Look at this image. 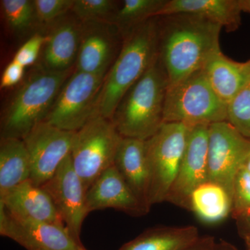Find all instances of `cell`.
<instances>
[{
	"mask_svg": "<svg viewBox=\"0 0 250 250\" xmlns=\"http://www.w3.org/2000/svg\"><path fill=\"white\" fill-rule=\"evenodd\" d=\"M218 24L195 15L175 14L157 17L158 57L169 86L204 68L221 51Z\"/></svg>",
	"mask_w": 250,
	"mask_h": 250,
	"instance_id": "6da1fadb",
	"label": "cell"
},
{
	"mask_svg": "<svg viewBox=\"0 0 250 250\" xmlns=\"http://www.w3.org/2000/svg\"><path fill=\"white\" fill-rule=\"evenodd\" d=\"M169 86L167 74L157 57L147 72L125 94L111 120L123 138L147 141L164 123Z\"/></svg>",
	"mask_w": 250,
	"mask_h": 250,
	"instance_id": "7a4b0ae2",
	"label": "cell"
},
{
	"mask_svg": "<svg viewBox=\"0 0 250 250\" xmlns=\"http://www.w3.org/2000/svg\"><path fill=\"white\" fill-rule=\"evenodd\" d=\"M157 57L155 17L125 36L121 52L104 80L99 95L98 115L111 120L125 94L147 71Z\"/></svg>",
	"mask_w": 250,
	"mask_h": 250,
	"instance_id": "3957f363",
	"label": "cell"
},
{
	"mask_svg": "<svg viewBox=\"0 0 250 250\" xmlns=\"http://www.w3.org/2000/svg\"><path fill=\"white\" fill-rule=\"evenodd\" d=\"M73 72L47 71L36 64L22 80L1 118V138L23 140L45 121L59 92Z\"/></svg>",
	"mask_w": 250,
	"mask_h": 250,
	"instance_id": "277c9868",
	"label": "cell"
},
{
	"mask_svg": "<svg viewBox=\"0 0 250 250\" xmlns=\"http://www.w3.org/2000/svg\"><path fill=\"white\" fill-rule=\"evenodd\" d=\"M228 106L207 80L203 69L175 84L166 94L164 123H183L188 126L227 121Z\"/></svg>",
	"mask_w": 250,
	"mask_h": 250,
	"instance_id": "5b68a950",
	"label": "cell"
},
{
	"mask_svg": "<svg viewBox=\"0 0 250 250\" xmlns=\"http://www.w3.org/2000/svg\"><path fill=\"white\" fill-rule=\"evenodd\" d=\"M123 137L111 120L98 115L75 132L70 156L85 191L112 166Z\"/></svg>",
	"mask_w": 250,
	"mask_h": 250,
	"instance_id": "8992f818",
	"label": "cell"
},
{
	"mask_svg": "<svg viewBox=\"0 0 250 250\" xmlns=\"http://www.w3.org/2000/svg\"><path fill=\"white\" fill-rule=\"evenodd\" d=\"M188 131L189 126L183 123H164L154 136L146 141L151 207L166 202L178 172Z\"/></svg>",
	"mask_w": 250,
	"mask_h": 250,
	"instance_id": "52a82bcc",
	"label": "cell"
},
{
	"mask_svg": "<svg viewBox=\"0 0 250 250\" xmlns=\"http://www.w3.org/2000/svg\"><path fill=\"white\" fill-rule=\"evenodd\" d=\"M105 77L75 70L52 105L45 123L76 132L98 116L99 95Z\"/></svg>",
	"mask_w": 250,
	"mask_h": 250,
	"instance_id": "ba28073f",
	"label": "cell"
},
{
	"mask_svg": "<svg viewBox=\"0 0 250 250\" xmlns=\"http://www.w3.org/2000/svg\"><path fill=\"white\" fill-rule=\"evenodd\" d=\"M250 152V140L228 121L210 125L207 181L222 186L233 197L234 179Z\"/></svg>",
	"mask_w": 250,
	"mask_h": 250,
	"instance_id": "9c48e42d",
	"label": "cell"
},
{
	"mask_svg": "<svg viewBox=\"0 0 250 250\" xmlns=\"http://www.w3.org/2000/svg\"><path fill=\"white\" fill-rule=\"evenodd\" d=\"M0 234L27 250H83L62 224L21 218L10 213L0 203Z\"/></svg>",
	"mask_w": 250,
	"mask_h": 250,
	"instance_id": "30bf717a",
	"label": "cell"
},
{
	"mask_svg": "<svg viewBox=\"0 0 250 250\" xmlns=\"http://www.w3.org/2000/svg\"><path fill=\"white\" fill-rule=\"evenodd\" d=\"M75 132L42 122L22 140L31 163L29 180L41 187L55 174L71 152Z\"/></svg>",
	"mask_w": 250,
	"mask_h": 250,
	"instance_id": "8fae6325",
	"label": "cell"
},
{
	"mask_svg": "<svg viewBox=\"0 0 250 250\" xmlns=\"http://www.w3.org/2000/svg\"><path fill=\"white\" fill-rule=\"evenodd\" d=\"M124 37L113 23L82 22L75 70L106 77L123 47Z\"/></svg>",
	"mask_w": 250,
	"mask_h": 250,
	"instance_id": "7c38bea8",
	"label": "cell"
},
{
	"mask_svg": "<svg viewBox=\"0 0 250 250\" xmlns=\"http://www.w3.org/2000/svg\"><path fill=\"white\" fill-rule=\"evenodd\" d=\"M41 187L50 197L65 227L81 242L82 225L89 213L85 200L86 191L74 169L70 154L55 174Z\"/></svg>",
	"mask_w": 250,
	"mask_h": 250,
	"instance_id": "4fadbf2b",
	"label": "cell"
},
{
	"mask_svg": "<svg viewBox=\"0 0 250 250\" xmlns=\"http://www.w3.org/2000/svg\"><path fill=\"white\" fill-rule=\"evenodd\" d=\"M208 129V125L189 126L185 150L166 202L188 210L192 191L207 182Z\"/></svg>",
	"mask_w": 250,
	"mask_h": 250,
	"instance_id": "5bb4252c",
	"label": "cell"
},
{
	"mask_svg": "<svg viewBox=\"0 0 250 250\" xmlns=\"http://www.w3.org/2000/svg\"><path fill=\"white\" fill-rule=\"evenodd\" d=\"M82 22L72 11L49 25L42 34L45 41L36 64L47 71H74L80 49Z\"/></svg>",
	"mask_w": 250,
	"mask_h": 250,
	"instance_id": "9a60e30c",
	"label": "cell"
},
{
	"mask_svg": "<svg viewBox=\"0 0 250 250\" xmlns=\"http://www.w3.org/2000/svg\"><path fill=\"white\" fill-rule=\"evenodd\" d=\"M88 213L105 208H114L134 216L147 214L114 165L104 171L87 190Z\"/></svg>",
	"mask_w": 250,
	"mask_h": 250,
	"instance_id": "2e32d148",
	"label": "cell"
},
{
	"mask_svg": "<svg viewBox=\"0 0 250 250\" xmlns=\"http://www.w3.org/2000/svg\"><path fill=\"white\" fill-rule=\"evenodd\" d=\"M114 166L146 211L149 212L150 176L146 156V141L123 138Z\"/></svg>",
	"mask_w": 250,
	"mask_h": 250,
	"instance_id": "e0dca14e",
	"label": "cell"
},
{
	"mask_svg": "<svg viewBox=\"0 0 250 250\" xmlns=\"http://www.w3.org/2000/svg\"><path fill=\"white\" fill-rule=\"evenodd\" d=\"M0 203L16 216L65 225L48 194L30 180L0 197Z\"/></svg>",
	"mask_w": 250,
	"mask_h": 250,
	"instance_id": "ac0fdd59",
	"label": "cell"
},
{
	"mask_svg": "<svg viewBox=\"0 0 250 250\" xmlns=\"http://www.w3.org/2000/svg\"><path fill=\"white\" fill-rule=\"evenodd\" d=\"M242 11L240 0H167L159 16L195 15L231 32L241 25Z\"/></svg>",
	"mask_w": 250,
	"mask_h": 250,
	"instance_id": "d6986e66",
	"label": "cell"
},
{
	"mask_svg": "<svg viewBox=\"0 0 250 250\" xmlns=\"http://www.w3.org/2000/svg\"><path fill=\"white\" fill-rule=\"evenodd\" d=\"M203 70L212 88L227 105L250 80V60L235 62L222 51L210 57Z\"/></svg>",
	"mask_w": 250,
	"mask_h": 250,
	"instance_id": "ffe728a7",
	"label": "cell"
},
{
	"mask_svg": "<svg viewBox=\"0 0 250 250\" xmlns=\"http://www.w3.org/2000/svg\"><path fill=\"white\" fill-rule=\"evenodd\" d=\"M200 237L198 229L193 225L156 227L146 230L118 250H184Z\"/></svg>",
	"mask_w": 250,
	"mask_h": 250,
	"instance_id": "44dd1931",
	"label": "cell"
},
{
	"mask_svg": "<svg viewBox=\"0 0 250 250\" xmlns=\"http://www.w3.org/2000/svg\"><path fill=\"white\" fill-rule=\"evenodd\" d=\"M29 153L21 139H0V197L30 179Z\"/></svg>",
	"mask_w": 250,
	"mask_h": 250,
	"instance_id": "7402d4cb",
	"label": "cell"
},
{
	"mask_svg": "<svg viewBox=\"0 0 250 250\" xmlns=\"http://www.w3.org/2000/svg\"><path fill=\"white\" fill-rule=\"evenodd\" d=\"M188 210L204 223H220L232 214V197L222 186L207 181L192 191Z\"/></svg>",
	"mask_w": 250,
	"mask_h": 250,
	"instance_id": "603a6c76",
	"label": "cell"
},
{
	"mask_svg": "<svg viewBox=\"0 0 250 250\" xmlns=\"http://www.w3.org/2000/svg\"><path fill=\"white\" fill-rule=\"evenodd\" d=\"M167 0H124L112 23L118 28L123 37L130 31L148 20L158 17Z\"/></svg>",
	"mask_w": 250,
	"mask_h": 250,
	"instance_id": "cb8c5ba5",
	"label": "cell"
},
{
	"mask_svg": "<svg viewBox=\"0 0 250 250\" xmlns=\"http://www.w3.org/2000/svg\"><path fill=\"white\" fill-rule=\"evenodd\" d=\"M0 6L5 24L14 35L21 37L40 32L34 0H1Z\"/></svg>",
	"mask_w": 250,
	"mask_h": 250,
	"instance_id": "d4e9b609",
	"label": "cell"
},
{
	"mask_svg": "<svg viewBox=\"0 0 250 250\" xmlns=\"http://www.w3.org/2000/svg\"><path fill=\"white\" fill-rule=\"evenodd\" d=\"M120 2L113 0H75L71 11L82 22H112L119 8Z\"/></svg>",
	"mask_w": 250,
	"mask_h": 250,
	"instance_id": "484cf974",
	"label": "cell"
},
{
	"mask_svg": "<svg viewBox=\"0 0 250 250\" xmlns=\"http://www.w3.org/2000/svg\"><path fill=\"white\" fill-rule=\"evenodd\" d=\"M227 106V121L250 140V80Z\"/></svg>",
	"mask_w": 250,
	"mask_h": 250,
	"instance_id": "4316f807",
	"label": "cell"
},
{
	"mask_svg": "<svg viewBox=\"0 0 250 250\" xmlns=\"http://www.w3.org/2000/svg\"><path fill=\"white\" fill-rule=\"evenodd\" d=\"M75 0H34L40 32L72 11Z\"/></svg>",
	"mask_w": 250,
	"mask_h": 250,
	"instance_id": "83f0119b",
	"label": "cell"
},
{
	"mask_svg": "<svg viewBox=\"0 0 250 250\" xmlns=\"http://www.w3.org/2000/svg\"><path fill=\"white\" fill-rule=\"evenodd\" d=\"M232 199L233 216L250 211V173L243 166L234 179Z\"/></svg>",
	"mask_w": 250,
	"mask_h": 250,
	"instance_id": "f1b7e54d",
	"label": "cell"
},
{
	"mask_svg": "<svg viewBox=\"0 0 250 250\" xmlns=\"http://www.w3.org/2000/svg\"><path fill=\"white\" fill-rule=\"evenodd\" d=\"M45 41V36L42 33H36L30 36L15 54L14 61L25 67L36 64Z\"/></svg>",
	"mask_w": 250,
	"mask_h": 250,
	"instance_id": "f546056e",
	"label": "cell"
},
{
	"mask_svg": "<svg viewBox=\"0 0 250 250\" xmlns=\"http://www.w3.org/2000/svg\"><path fill=\"white\" fill-rule=\"evenodd\" d=\"M25 67L13 60L3 72L0 82L1 88H11L22 82L25 75Z\"/></svg>",
	"mask_w": 250,
	"mask_h": 250,
	"instance_id": "4dcf8cb0",
	"label": "cell"
},
{
	"mask_svg": "<svg viewBox=\"0 0 250 250\" xmlns=\"http://www.w3.org/2000/svg\"><path fill=\"white\" fill-rule=\"evenodd\" d=\"M238 231L246 241L250 242V211L234 215Z\"/></svg>",
	"mask_w": 250,
	"mask_h": 250,
	"instance_id": "1f68e13d",
	"label": "cell"
},
{
	"mask_svg": "<svg viewBox=\"0 0 250 250\" xmlns=\"http://www.w3.org/2000/svg\"><path fill=\"white\" fill-rule=\"evenodd\" d=\"M216 243L215 237L201 236L196 243L184 250H213Z\"/></svg>",
	"mask_w": 250,
	"mask_h": 250,
	"instance_id": "d6a6232c",
	"label": "cell"
},
{
	"mask_svg": "<svg viewBox=\"0 0 250 250\" xmlns=\"http://www.w3.org/2000/svg\"><path fill=\"white\" fill-rule=\"evenodd\" d=\"M238 250L236 247L231 243H229L225 240H220L217 241L214 250Z\"/></svg>",
	"mask_w": 250,
	"mask_h": 250,
	"instance_id": "836d02e7",
	"label": "cell"
},
{
	"mask_svg": "<svg viewBox=\"0 0 250 250\" xmlns=\"http://www.w3.org/2000/svg\"><path fill=\"white\" fill-rule=\"evenodd\" d=\"M242 11L250 14V0H240Z\"/></svg>",
	"mask_w": 250,
	"mask_h": 250,
	"instance_id": "e575fe53",
	"label": "cell"
},
{
	"mask_svg": "<svg viewBox=\"0 0 250 250\" xmlns=\"http://www.w3.org/2000/svg\"><path fill=\"white\" fill-rule=\"evenodd\" d=\"M243 167H244L245 168H246V170L250 173V152L249 155L247 157L246 161H245Z\"/></svg>",
	"mask_w": 250,
	"mask_h": 250,
	"instance_id": "d590c367",
	"label": "cell"
},
{
	"mask_svg": "<svg viewBox=\"0 0 250 250\" xmlns=\"http://www.w3.org/2000/svg\"><path fill=\"white\" fill-rule=\"evenodd\" d=\"M247 250H250V242L246 241Z\"/></svg>",
	"mask_w": 250,
	"mask_h": 250,
	"instance_id": "8d00e7d4",
	"label": "cell"
},
{
	"mask_svg": "<svg viewBox=\"0 0 250 250\" xmlns=\"http://www.w3.org/2000/svg\"><path fill=\"white\" fill-rule=\"evenodd\" d=\"M86 250V249H84V250Z\"/></svg>",
	"mask_w": 250,
	"mask_h": 250,
	"instance_id": "74e56055",
	"label": "cell"
}]
</instances>
